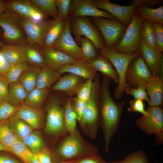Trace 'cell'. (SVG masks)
I'll list each match as a JSON object with an SVG mask.
<instances>
[{
  "instance_id": "8d00e7d4",
  "label": "cell",
  "mask_w": 163,
  "mask_h": 163,
  "mask_svg": "<svg viewBox=\"0 0 163 163\" xmlns=\"http://www.w3.org/2000/svg\"><path fill=\"white\" fill-rule=\"evenodd\" d=\"M9 152L14 154L24 163H29L34 155L25 144L18 139L12 145Z\"/></svg>"
},
{
  "instance_id": "9c48e42d",
  "label": "cell",
  "mask_w": 163,
  "mask_h": 163,
  "mask_svg": "<svg viewBox=\"0 0 163 163\" xmlns=\"http://www.w3.org/2000/svg\"><path fill=\"white\" fill-rule=\"evenodd\" d=\"M46 108L45 130L46 133L53 136L64 134L66 131L64 123V109L59 99L55 97L52 98Z\"/></svg>"
},
{
  "instance_id": "ab89813d",
  "label": "cell",
  "mask_w": 163,
  "mask_h": 163,
  "mask_svg": "<svg viewBox=\"0 0 163 163\" xmlns=\"http://www.w3.org/2000/svg\"><path fill=\"white\" fill-rule=\"evenodd\" d=\"M29 65L27 62H23L11 65L4 76L9 84L18 81Z\"/></svg>"
},
{
  "instance_id": "ee69618b",
  "label": "cell",
  "mask_w": 163,
  "mask_h": 163,
  "mask_svg": "<svg viewBox=\"0 0 163 163\" xmlns=\"http://www.w3.org/2000/svg\"><path fill=\"white\" fill-rule=\"evenodd\" d=\"M59 13V18L65 21L69 18L71 0H55Z\"/></svg>"
},
{
  "instance_id": "484cf974",
  "label": "cell",
  "mask_w": 163,
  "mask_h": 163,
  "mask_svg": "<svg viewBox=\"0 0 163 163\" xmlns=\"http://www.w3.org/2000/svg\"><path fill=\"white\" fill-rule=\"evenodd\" d=\"M65 21L53 20L48 28L42 48L52 47L63 30Z\"/></svg>"
},
{
  "instance_id": "6da1fadb",
  "label": "cell",
  "mask_w": 163,
  "mask_h": 163,
  "mask_svg": "<svg viewBox=\"0 0 163 163\" xmlns=\"http://www.w3.org/2000/svg\"><path fill=\"white\" fill-rule=\"evenodd\" d=\"M111 79L104 75L101 86L102 97L100 126L102 127L104 140V150L109 151L110 142L119 126L124 104V100L117 103L113 99L109 89Z\"/></svg>"
},
{
  "instance_id": "7bdbcfd3",
  "label": "cell",
  "mask_w": 163,
  "mask_h": 163,
  "mask_svg": "<svg viewBox=\"0 0 163 163\" xmlns=\"http://www.w3.org/2000/svg\"><path fill=\"white\" fill-rule=\"evenodd\" d=\"M125 92L127 94L133 96L134 99L145 101L148 103L149 102V97L145 85H140L136 88L129 87Z\"/></svg>"
},
{
  "instance_id": "11a10c76",
  "label": "cell",
  "mask_w": 163,
  "mask_h": 163,
  "mask_svg": "<svg viewBox=\"0 0 163 163\" xmlns=\"http://www.w3.org/2000/svg\"><path fill=\"white\" fill-rule=\"evenodd\" d=\"M131 2L137 5L144 4L150 7V6L151 5H159L161 2L158 0H133Z\"/></svg>"
},
{
  "instance_id": "bcb514c9",
  "label": "cell",
  "mask_w": 163,
  "mask_h": 163,
  "mask_svg": "<svg viewBox=\"0 0 163 163\" xmlns=\"http://www.w3.org/2000/svg\"><path fill=\"white\" fill-rule=\"evenodd\" d=\"M154 31L157 48L161 53L163 51V24L151 21Z\"/></svg>"
},
{
  "instance_id": "3957f363",
  "label": "cell",
  "mask_w": 163,
  "mask_h": 163,
  "mask_svg": "<svg viewBox=\"0 0 163 163\" xmlns=\"http://www.w3.org/2000/svg\"><path fill=\"white\" fill-rule=\"evenodd\" d=\"M100 55L107 59L114 67L117 73L119 82L114 92L116 100H120L126 90L129 87L125 82V76L128 67L131 61L140 54L138 51L127 54L117 52L114 47H105L100 51Z\"/></svg>"
},
{
  "instance_id": "91938a15",
  "label": "cell",
  "mask_w": 163,
  "mask_h": 163,
  "mask_svg": "<svg viewBox=\"0 0 163 163\" xmlns=\"http://www.w3.org/2000/svg\"><path fill=\"white\" fill-rule=\"evenodd\" d=\"M112 163H124L123 160H119L113 162Z\"/></svg>"
},
{
  "instance_id": "4fadbf2b",
  "label": "cell",
  "mask_w": 163,
  "mask_h": 163,
  "mask_svg": "<svg viewBox=\"0 0 163 163\" xmlns=\"http://www.w3.org/2000/svg\"><path fill=\"white\" fill-rule=\"evenodd\" d=\"M18 18L27 43L42 48L46 32L52 20L37 22L19 17Z\"/></svg>"
},
{
  "instance_id": "94428289",
  "label": "cell",
  "mask_w": 163,
  "mask_h": 163,
  "mask_svg": "<svg viewBox=\"0 0 163 163\" xmlns=\"http://www.w3.org/2000/svg\"><path fill=\"white\" fill-rule=\"evenodd\" d=\"M2 151H5V149L0 143V152Z\"/></svg>"
},
{
  "instance_id": "5b68a950",
  "label": "cell",
  "mask_w": 163,
  "mask_h": 163,
  "mask_svg": "<svg viewBox=\"0 0 163 163\" xmlns=\"http://www.w3.org/2000/svg\"><path fill=\"white\" fill-rule=\"evenodd\" d=\"M0 28L2 31V40L4 44L25 45L27 43L18 17L13 12L8 10L0 13Z\"/></svg>"
},
{
  "instance_id": "603a6c76",
  "label": "cell",
  "mask_w": 163,
  "mask_h": 163,
  "mask_svg": "<svg viewBox=\"0 0 163 163\" xmlns=\"http://www.w3.org/2000/svg\"><path fill=\"white\" fill-rule=\"evenodd\" d=\"M61 74L68 73L86 80L94 78L96 76V72L92 69L85 62L63 66L57 70Z\"/></svg>"
},
{
  "instance_id": "74e56055",
  "label": "cell",
  "mask_w": 163,
  "mask_h": 163,
  "mask_svg": "<svg viewBox=\"0 0 163 163\" xmlns=\"http://www.w3.org/2000/svg\"><path fill=\"white\" fill-rule=\"evenodd\" d=\"M78 44L80 47L85 61L88 62L94 59L99 54V51L94 43L84 36L80 37Z\"/></svg>"
},
{
  "instance_id": "8fae6325",
  "label": "cell",
  "mask_w": 163,
  "mask_h": 163,
  "mask_svg": "<svg viewBox=\"0 0 163 163\" xmlns=\"http://www.w3.org/2000/svg\"><path fill=\"white\" fill-rule=\"evenodd\" d=\"M148 114L142 115L136 120V126L147 135H156L163 133V110L161 107H149Z\"/></svg>"
},
{
  "instance_id": "cb8c5ba5",
  "label": "cell",
  "mask_w": 163,
  "mask_h": 163,
  "mask_svg": "<svg viewBox=\"0 0 163 163\" xmlns=\"http://www.w3.org/2000/svg\"><path fill=\"white\" fill-rule=\"evenodd\" d=\"M25 45L5 44L0 47V49L7 62L11 66L20 62H27Z\"/></svg>"
},
{
  "instance_id": "ac0fdd59",
  "label": "cell",
  "mask_w": 163,
  "mask_h": 163,
  "mask_svg": "<svg viewBox=\"0 0 163 163\" xmlns=\"http://www.w3.org/2000/svg\"><path fill=\"white\" fill-rule=\"evenodd\" d=\"M138 51L152 76L160 77L162 53H156L141 41L139 45Z\"/></svg>"
},
{
  "instance_id": "f1b7e54d",
  "label": "cell",
  "mask_w": 163,
  "mask_h": 163,
  "mask_svg": "<svg viewBox=\"0 0 163 163\" xmlns=\"http://www.w3.org/2000/svg\"><path fill=\"white\" fill-rule=\"evenodd\" d=\"M28 93L18 81L9 84L7 101L13 105L19 106L24 104Z\"/></svg>"
},
{
  "instance_id": "4dcf8cb0",
  "label": "cell",
  "mask_w": 163,
  "mask_h": 163,
  "mask_svg": "<svg viewBox=\"0 0 163 163\" xmlns=\"http://www.w3.org/2000/svg\"><path fill=\"white\" fill-rule=\"evenodd\" d=\"M8 122L16 138L21 140L34 131L29 125L14 115L8 120Z\"/></svg>"
},
{
  "instance_id": "7a4b0ae2",
  "label": "cell",
  "mask_w": 163,
  "mask_h": 163,
  "mask_svg": "<svg viewBox=\"0 0 163 163\" xmlns=\"http://www.w3.org/2000/svg\"><path fill=\"white\" fill-rule=\"evenodd\" d=\"M96 154H98L97 148L85 140L77 129L74 133L63 139L52 155L53 163H59Z\"/></svg>"
},
{
  "instance_id": "ba28073f",
  "label": "cell",
  "mask_w": 163,
  "mask_h": 163,
  "mask_svg": "<svg viewBox=\"0 0 163 163\" xmlns=\"http://www.w3.org/2000/svg\"><path fill=\"white\" fill-rule=\"evenodd\" d=\"M143 18L135 13L120 42L114 47L119 53L132 54L138 51L141 41L140 28Z\"/></svg>"
},
{
  "instance_id": "9a60e30c",
  "label": "cell",
  "mask_w": 163,
  "mask_h": 163,
  "mask_svg": "<svg viewBox=\"0 0 163 163\" xmlns=\"http://www.w3.org/2000/svg\"><path fill=\"white\" fill-rule=\"evenodd\" d=\"M70 21L69 18L65 20L62 34L52 47L62 51L75 59L85 62L80 47L72 35Z\"/></svg>"
},
{
  "instance_id": "52a82bcc",
  "label": "cell",
  "mask_w": 163,
  "mask_h": 163,
  "mask_svg": "<svg viewBox=\"0 0 163 163\" xmlns=\"http://www.w3.org/2000/svg\"><path fill=\"white\" fill-rule=\"evenodd\" d=\"M70 27L77 43L80 37L84 36L91 41L99 51L106 47L98 30L88 17H78L70 19Z\"/></svg>"
},
{
  "instance_id": "816d5d0a",
  "label": "cell",
  "mask_w": 163,
  "mask_h": 163,
  "mask_svg": "<svg viewBox=\"0 0 163 163\" xmlns=\"http://www.w3.org/2000/svg\"><path fill=\"white\" fill-rule=\"evenodd\" d=\"M9 83L4 75H0V97L7 100Z\"/></svg>"
},
{
  "instance_id": "9f6ffc18",
  "label": "cell",
  "mask_w": 163,
  "mask_h": 163,
  "mask_svg": "<svg viewBox=\"0 0 163 163\" xmlns=\"http://www.w3.org/2000/svg\"><path fill=\"white\" fill-rule=\"evenodd\" d=\"M8 10L5 1L0 0V13L6 11Z\"/></svg>"
},
{
  "instance_id": "7c38bea8",
  "label": "cell",
  "mask_w": 163,
  "mask_h": 163,
  "mask_svg": "<svg viewBox=\"0 0 163 163\" xmlns=\"http://www.w3.org/2000/svg\"><path fill=\"white\" fill-rule=\"evenodd\" d=\"M152 76L140 55L129 63L126 74L125 82L129 87L136 88L140 85L145 86Z\"/></svg>"
},
{
  "instance_id": "f907efd6",
  "label": "cell",
  "mask_w": 163,
  "mask_h": 163,
  "mask_svg": "<svg viewBox=\"0 0 163 163\" xmlns=\"http://www.w3.org/2000/svg\"><path fill=\"white\" fill-rule=\"evenodd\" d=\"M34 155L40 163H53L52 153L45 147Z\"/></svg>"
},
{
  "instance_id": "be15d7a7",
  "label": "cell",
  "mask_w": 163,
  "mask_h": 163,
  "mask_svg": "<svg viewBox=\"0 0 163 163\" xmlns=\"http://www.w3.org/2000/svg\"><path fill=\"white\" fill-rule=\"evenodd\" d=\"M3 100L0 97V103Z\"/></svg>"
},
{
  "instance_id": "5bb4252c",
  "label": "cell",
  "mask_w": 163,
  "mask_h": 163,
  "mask_svg": "<svg viewBox=\"0 0 163 163\" xmlns=\"http://www.w3.org/2000/svg\"><path fill=\"white\" fill-rule=\"evenodd\" d=\"M91 2L96 7L108 12L127 27L136 13L137 6L132 4L128 6L120 5L109 0H91Z\"/></svg>"
},
{
  "instance_id": "ffe728a7",
  "label": "cell",
  "mask_w": 163,
  "mask_h": 163,
  "mask_svg": "<svg viewBox=\"0 0 163 163\" xmlns=\"http://www.w3.org/2000/svg\"><path fill=\"white\" fill-rule=\"evenodd\" d=\"M149 107L161 106L163 101V81L159 76H152L145 85Z\"/></svg>"
},
{
  "instance_id": "60d3db41",
  "label": "cell",
  "mask_w": 163,
  "mask_h": 163,
  "mask_svg": "<svg viewBox=\"0 0 163 163\" xmlns=\"http://www.w3.org/2000/svg\"><path fill=\"white\" fill-rule=\"evenodd\" d=\"M19 106L13 105L7 100L0 103V122L8 120L14 115Z\"/></svg>"
},
{
  "instance_id": "d4e9b609",
  "label": "cell",
  "mask_w": 163,
  "mask_h": 163,
  "mask_svg": "<svg viewBox=\"0 0 163 163\" xmlns=\"http://www.w3.org/2000/svg\"><path fill=\"white\" fill-rule=\"evenodd\" d=\"M61 75L57 70L48 66L41 68L38 76L36 87L48 89L59 79Z\"/></svg>"
},
{
  "instance_id": "f35d334b",
  "label": "cell",
  "mask_w": 163,
  "mask_h": 163,
  "mask_svg": "<svg viewBox=\"0 0 163 163\" xmlns=\"http://www.w3.org/2000/svg\"><path fill=\"white\" fill-rule=\"evenodd\" d=\"M33 4L37 7L52 17L53 20L59 18V13L55 0H29Z\"/></svg>"
},
{
  "instance_id": "e0dca14e",
  "label": "cell",
  "mask_w": 163,
  "mask_h": 163,
  "mask_svg": "<svg viewBox=\"0 0 163 163\" xmlns=\"http://www.w3.org/2000/svg\"><path fill=\"white\" fill-rule=\"evenodd\" d=\"M47 66L57 70L60 67L85 62L75 59L65 53L53 47L41 48Z\"/></svg>"
},
{
  "instance_id": "8992f818",
  "label": "cell",
  "mask_w": 163,
  "mask_h": 163,
  "mask_svg": "<svg viewBox=\"0 0 163 163\" xmlns=\"http://www.w3.org/2000/svg\"><path fill=\"white\" fill-rule=\"evenodd\" d=\"M91 20L98 30L107 47H114L117 45L127 27L116 18L92 17Z\"/></svg>"
},
{
  "instance_id": "b9f144b4",
  "label": "cell",
  "mask_w": 163,
  "mask_h": 163,
  "mask_svg": "<svg viewBox=\"0 0 163 163\" xmlns=\"http://www.w3.org/2000/svg\"><path fill=\"white\" fill-rule=\"evenodd\" d=\"M94 79L89 78L81 85L76 93L77 98L86 102L88 101L91 93Z\"/></svg>"
},
{
  "instance_id": "7402d4cb",
  "label": "cell",
  "mask_w": 163,
  "mask_h": 163,
  "mask_svg": "<svg viewBox=\"0 0 163 163\" xmlns=\"http://www.w3.org/2000/svg\"><path fill=\"white\" fill-rule=\"evenodd\" d=\"M93 70L98 71L118 84L119 78L117 73L111 62L106 58L100 54L91 61L87 62Z\"/></svg>"
},
{
  "instance_id": "d6986e66",
  "label": "cell",
  "mask_w": 163,
  "mask_h": 163,
  "mask_svg": "<svg viewBox=\"0 0 163 163\" xmlns=\"http://www.w3.org/2000/svg\"><path fill=\"white\" fill-rule=\"evenodd\" d=\"M29 125L34 129L42 127L43 116L40 109L23 104L19 107L14 115Z\"/></svg>"
},
{
  "instance_id": "1f68e13d",
  "label": "cell",
  "mask_w": 163,
  "mask_h": 163,
  "mask_svg": "<svg viewBox=\"0 0 163 163\" xmlns=\"http://www.w3.org/2000/svg\"><path fill=\"white\" fill-rule=\"evenodd\" d=\"M136 13L143 18L163 24V6L152 8L144 4L138 5Z\"/></svg>"
},
{
  "instance_id": "e575fe53",
  "label": "cell",
  "mask_w": 163,
  "mask_h": 163,
  "mask_svg": "<svg viewBox=\"0 0 163 163\" xmlns=\"http://www.w3.org/2000/svg\"><path fill=\"white\" fill-rule=\"evenodd\" d=\"M21 141L34 155L45 147L42 135L38 131H33Z\"/></svg>"
},
{
  "instance_id": "f546056e",
  "label": "cell",
  "mask_w": 163,
  "mask_h": 163,
  "mask_svg": "<svg viewBox=\"0 0 163 163\" xmlns=\"http://www.w3.org/2000/svg\"><path fill=\"white\" fill-rule=\"evenodd\" d=\"M41 68L29 65L18 79L28 94L36 87L38 76Z\"/></svg>"
},
{
  "instance_id": "836d02e7",
  "label": "cell",
  "mask_w": 163,
  "mask_h": 163,
  "mask_svg": "<svg viewBox=\"0 0 163 163\" xmlns=\"http://www.w3.org/2000/svg\"><path fill=\"white\" fill-rule=\"evenodd\" d=\"M77 118L74 110L72 101L68 99L64 109V123L66 132L69 134L74 133L77 129Z\"/></svg>"
},
{
  "instance_id": "277c9868",
  "label": "cell",
  "mask_w": 163,
  "mask_h": 163,
  "mask_svg": "<svg viewBox=\"0 0 163 163\" xmlns=\"http://www.w3.org/2000/svg\"><path fill=\"white\" fill-rule=\"evenodd\" d=\"M98 82H94L90 97L87 104L82 117L79 122L83 131L91 138L97 137V129L100 126V109L98 103Z\"/></svg>"
},
{
  "instance_id": "d590c367",
  "label": "cell",
  "mask_w": 163,
  "mask_h": 163,
  "mask_svg": "<svg viewBox=\"0 0 163 163\" xmlns=\"http://www.w3.org/2000/svg\"><path fill=\"white\" fill-rule=\"evenodd\" d=\"M17 139L8 124V120L0 123V143L5 151L9 152Z\"/></svg>"
},
{
  "instance_id": "db71d44e",
  "label": "cell",
  "mask_w": 163,
  "mask_h": 163,
  "mask_svg": "<svg viewBox=\"0 0 163 163\" xmlns=\"http://www.w3.org/2000/svg\"><path fill=\"white\" fill-rule=\"evenodd\" d=\"M10 66L0 49V75H4Z\"/></svg>"
},
{
  "instance_id": "6f0895ef",
  "label": "cell",
  "mask_w": 163,
  "mask_h": 163,
  "mask_svg": "<svg viewBox=\"0 0 163 163\" xmlns=\"http://www.w3.org/2000/svg\"><path fill=\"white\" fill-rule=\"evenodd\" d=\"M29 163H40L37 160L35 156L34 155L31 158Z\"/></svg>"
},
{
  "instance_id": "c3c4849f",
  "label": "cell",
  "mask_w": 163,
  "mask_h": 163,
  "mask_svg": "<svg viewBox=\"0 0 163 163\" xmlns=\"http://www.w3.org/2000/svg\"><path fill=\"white\" fill-rule=\"evenodd\" d=\"M72 161L74 163H112L104 160L98 154L85 156Z\"/></svg>"
},
{
  "instance_id": "30bf717a",
  "label": "cell",
  "mask_w": 163,
  "mask_h": 163,
  "mask_svg": "<svg viewBox=\"0 0 163 163\" xmlns=\"http://www.w3.org/2000/svg\"><path fill=\"white\" fill-rule=\"evenodd\" d=\"M7 9L18 17L32 21L40 22L48 19L49 16L29 0L5 1Z\"/></svg>"
},
{
  "instance_id": "e7e4bbea",
  "label": "cell",
  "mask_w": 163,
  "mask_h": 163,
  "mask_svg": "<svg viewBox=\"0 0 163 163\" xmlns=\"http://www.w3.org/2000/svg\"><path fill=\"white\" fill-rule=\"evenodd\" d=\"M1 122H0V123H1Z\"/></svg>"
},
{
  "instance_id": "680465c9",
  "label": "cell",
  "mask_w": 163,
  "mask_h": 163,
  "mask_svg": "<svg viewBox=\"0 0 163 163\" xmlns=\"http://www.w3.org/2000/svg\"><path fill=\"white\" fill-rule=\"evenodd\" d=\"M1 30H2L0 28V47L2 46L5 44L3 43L2 40V33Z\"/></svg>"
},
{
  "instance_id": "83f0119b",
  "label": "cell",
  "mask_w": 163,
  "mask_h": 163,
  "mask_svg": "<svg viewBox=\"0 0 163 163\" xmlns=\"http://www.w3.org/2000/svg\"><path fill=\"white\" fill-rule=\"evenodd\" d=\"M140 34L142 41L156 53H162L157 48L151 21L144 19L140 26Z\"/></svg>"
},
{
  "instance_id": "7dc6e473",
  "label": "cell",
  "mask_w": 163,
  "mask_h": 163,
  "mask_svg": "<svg viewBox=\"0 0 163 163\" xmlns=\"http://www.w3.org/2000/svg\"><path fill=\"white\" fill-rule=\"evenodd\" d=\"M129 107L127 108V110L131 112H137L142 113L143 115L148 114L145 109L143 101L140 100L133 99L129 102Z\"/></svg>"
},
{
  "instance_id": "6125c7cd",
  "label": "cell",
  "mask_w": 163,
  "mask_h": 163,
  "mask_svg": "<svg viewBox=\"0 0 163 163\" xmlns=\"http://www.w3.org/2000/svg\"><path fill=\"white\" fill-rule=\"evenodd\" d=\"M59 163H74L72 161H63V162H60Z\"/></svg>"
},
{
  "instance_id": "f5cc1de1",
  "label": "cell",
  "mask_w": 163,
  "mask_h": 163,
  "mask_svg": "<svg viewBox=\"0 0 163 163\" xmlns=\"http://www.w3.org/2000/svg\"><path fill=\"white\" fill-rule=\"evenodd\" d=\"M0 152V163H24L21 160L13 156Z\"/></svg>"
},
{
  "instance_id": "4316f807",
  "label": "cell",
  "mask_w": 163,
  "mask_h": 163,
  "mask_svg": "<svg viewBox=\"0 0 163 163\" xmlns=\"http://www.w3.org/2000/svg\"><path fill=\"white\" fill-rule=\"evenodd\" d=\"M25 51L26 62L29 65L41 68L48 66L41 47L27 43L25 45Z\"/></svg>"
},
{
  "instance_id": "681fc988",
  "label": "cell",
  "mask_w": 163,
  "mask_h": 163,
  "mask_svg": "<svg viewBox=\"0 0 163 163\" xmlns=\"http://www.w3.org/2000/svg\"><path fill=\"white\" fill-rule=\"evenodd\" d=\"M85 101L79 99L76 97L73 99L72 103L74 110L76 114L77 120L79 122L81 120L87 104Z\"/></svg>"
},
{
  "instance_id": "f6af8a7d",
  "label": "cell",
  "mask_w": 163,
  "mask_h": 163,
  "mask_svg": "<svg viewBox=\"0 0 163 163\" xmlns=\"http://www.w3.org/2000/svg\"><path fill=\"white\" fill-rule=\"evenodd\" d=\"M123 160L124 163H150L145 153L142 150L133 152Z\"/></svg>"
},
{
  "instance_id": "44dd1931",
  "label": "cell",
  "mask_w": 163,
  "mask_h": 163,
  "mask_svg": "<svg viewBox=\"0 0 163 163\" xmlns=\"http://www.w3.org/2000/svg\"><path fill=\"white\" fill-rule=\"evenodd\" d=\"M80 77L69 74L61 77L51 87V89L59 91L72 96L76 94L82 84Z\"/></svg>"
},
{
  "instance_id": "d6a6232c",
  "label": "cell",
  "mask_w": 163,
  "mask_h": 163,
  "mask_svg": "<svg viewBox=\"0 0 163 163\" xmlns=\"http://www.w3.org/2000/svg\"><path fill=\"white\" fill-rule=\"evenodd\" d=\"M48 89L35 87L27 94L24 104L35 108L40 109L49 93Z\"/></svg>"
},
{
  "instance_id": "2e32d148",
  "label": "cell",
  "mask_w": 163,
  "mask_h": 163,
  "mask_svg": "<svg viewBox=\"0 0 163 163\" xmlns=\"http://www.w3.org/2000/svg\"><path fill=\"white\" fill-rule=\"evenodd\" d=\"M82 17H102L109 19L116 18L105 11L101 10L94 6L91 0H72L69 18Z\"/></svg>"
}]
</instances>
